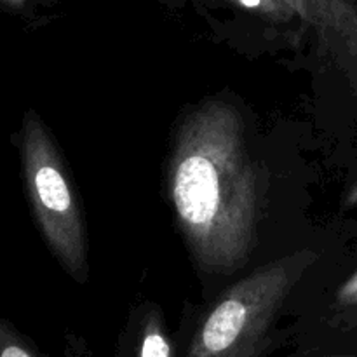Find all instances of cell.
I'll return each mask as SVG.
<instances>
[{"label":"cell","mask_w":357,"mask_h":357,"mask_svg":"<svg viewBox=\"0 0 357 357\" xmlns=\"http://www.w3.org/2000/svg\"><path fill=\"white\" fill-rule=\"evenodd\" d=\"M167 192L202 271L230 274L244 267L257 244L265 181L236 107L209 100L185 115L173 139Z\"/></svg>","instance_id":"obj_1"},{"label":"cell","mask_w":357,"mask_h":357,"mask_svg":"<svg viewBox=\"0 0 357 357\" xmlns=\"http://www.w3.org/2000/svg\"><path fill=\"white\" fill-rule=\"evenodd\" d=\"M13 143L31 218L52 257L75 281L87 278V236L82 208L65 159L40 115L28 108Z\"/></svg>","instance_id":"obj_2"},{"label":"cell","mask_w":357,"mask_h":357,"mask_svg":"<svg viewBox=\"0 0 357 357\" xmlns=\"http://www.w3.org/2000/svg\"><path fill=\"white\" fill-rule=\"evenodd\" d=\"M317 260L296 251L230 286L195 330L183 357H260L284 300Z\"/></svg>","instance_id":"obj_3"},{"label":"cell","mask_w":357,"mask_h":357,"mask_svg":"<svg viewBox=\"0 0 357 357\" xmlns=\"http://www.w3.org/2000/svg\"><path fill=\"white\" fill-rule=\"evenodd\" d=\"M296 17L333 51L357 59V7L352 0H288Z\"/></svg>","instance_id":"obj_4"},{"label":"cell","mask_w":357,"mask_h":357,"mask_svg":"<svg viewBox=\"0 0 357 357\" xmlns=\"http://www.w3.org/2000/svg\"><path fill=\"white\" fill-rule=\"evenodd\" d=\"M129 357H176L162 314L157 309H149L143 314Z\"/></svg>","instance_id":"obj_5"},{"label":"cell","mask_w":357,"mask_h":357,"mask_svg":"<svg viewBox=\"0 0 357 357\" xmlns=\"http://www.w3.org/2000/svg\"><path fill=\"white\" fill-rule=\"evenodd\" d=\"M0 357H45L9 319L0 317Z\"/></svg>","instance_id":"obj_6"},{"label":"cell","mask_w":357,"mask_h":357,"mask_svg":"<svg viewBox=\"0 0 357 357\" xmlns=\"http://www.w3.org/2000/svg\"><path fill=\"white\" fill-rule=\"evenodd\" d=\"M229 2L237 7H243L250 13L258 14V16L267 17V20L279 21V23H286V21L296 17V13L289 6L288 0H229Z\"/></svg>","instance_id":"obj_7"},{"label":"cell","mask_w":357,"mask_h":357,"mask_svg":"<svg viewBox=\"0 0 357 357\" xmlns=\"http://www.w3.org/2000/svg\"><path fill=\"white\" fill-rule=\"evenodd\" d=\"M337 298L342 305H357V272L342 284Z\"/></svg>","instance_id":"obj_8"},{"label":"cell","mask_w":357,"mask_h":357,"mask_svg":"<svg viewBox=\"0 0 357 357\" xmlns=\"http://www.w3.org/2000/svg\"><path fill=\"white\" fill-rule=\"evenodd\" d=\"M33 0H0V10L14 16H26Z\"/></svg>","instance_id":"obj_9"},{"label":"cell","mask_w":357,"mask_h":357,"mask_svg":"<svg viewBox=\"0 0 357 357\" xmlns=\"http://www.w3.org/2000/svg\"><path fill=\"white\" fill-rule=\"evenodd\" d=\"M356 204H357V183L351 188V190H349L347 199H345V206H349V208H352V206Z\"/></svg>","instance_id":"obj_10"},{"label":"cell","mask_w":357,"mask_h":357,"mask_svg":"<svg viewBox=\"0 0 357 357\" xmlns=\"http://www.w3.org/2000/svg\"><path fill=\"white\" fill-rule=\"evenodd\" d=\"M319 357H357V352H337V354H326Z\"/></svg>","instance_id":"obj_11"}]
</instances>
